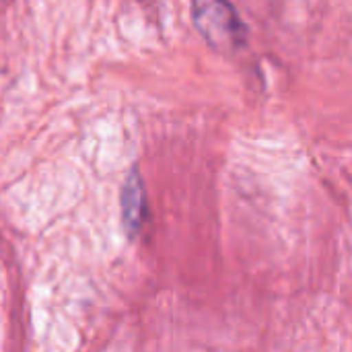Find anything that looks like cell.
I'll return each mask as SVG.
<instances>
[{
    "mask_svg": "<svg viewBox=\"0 0 352 352\" xmlns=\"http://www.w3.org/2000/svg\"><path fill=\"white\" fill-rule=\"evenodd\" d=\"M192 16L200 35L219 52H235L245 43V27L227 0H192Z\"/></svg>",
    "mask_w": 352,
    "mask_h": 352,
    "instance_id": "1",
    "label": "cell"
},
{
    "mask_svg": "<svg viewBox=\"0 0 352 352\" xmlns=\"http://www.w3.org/2000/svg\"><path fill=\"white\" fill-rule=\"evenodd\" d=\"M144 188H142V179L138 171H132L122 188V217H124V225L128 229L130 235H134L144 219Z\"/></svg>",
    "mask_w": 352,
    "mask_h": 352,
    "instance_id": "2",
    "label": "cell"
}]
</instances>
